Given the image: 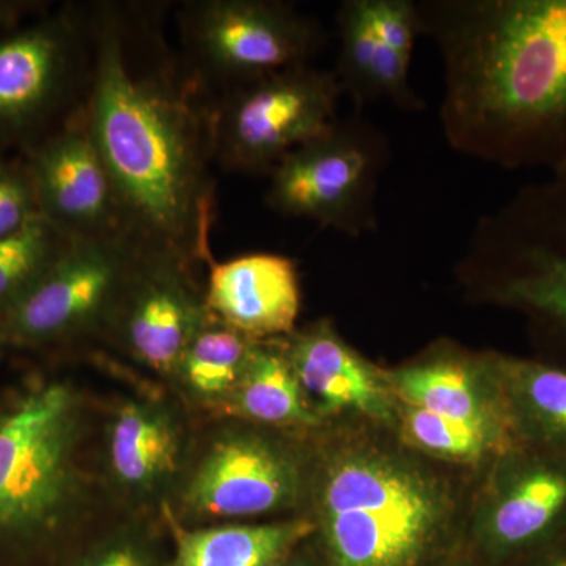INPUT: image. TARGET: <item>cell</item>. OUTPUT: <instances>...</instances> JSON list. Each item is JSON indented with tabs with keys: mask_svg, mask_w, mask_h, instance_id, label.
<instances>
[{
	"mask_svg": "<svg viewBox=\"0 0 566 566\" xmlns=\"http://www.w3.org/2000/svg\"><path fill=\"white\" fill-rule=\"evenodd\" d=\"M474 248L495 264L493 300L566 335V169L483 222Z\"/></svg>",
	"mask_w": 566,
	"mask_h": 566,
	"instance_id": "7",
	"label": "cell"
},
{
	"mask_svg": "<svg viewBox=\"0 0 566 566\" xmlns=\"http://www.w3.org/2000/svg\"><path fill=\"white\" fill-rule=\"evenodd\" d=\"M205 305L212 318L255 342L296 331L301 282L296 263L281 253L255 252L216 263L211 253Z\"/></svg>",
	"mask_w": 566,
	"mask_h": 566,
	"instance_id": "16",
	"label": "cell"
},
{
	"mask_svg": "<svg viewBox=\"0 0 566 566\" xmlns=\"http://www.w3.org/2000/svg\"><path fill=\"white\" fill-rule=\"evenodd\" d=\"M82 403L65 381L44 382L0 415V543L51 534L80 501Z\"/></svg>",
	"mask_w": 566,
	"mask_h": 566,
	"instance_id": "4",
	"label": "cell"
},
{
	"mask_svg": "<svg viewBox=\"0 0 566 566\" xmlns=\"http://www.w3.org/2000/svg\"><path fill=\"white\" fill-rule=\"evenodd\" d=\"M95 51L85 120L109 174L122 232L186 264L207 259L214 114L208 117L170 63L150 65L147 52L137 54L125 20L96 21Z\"/></svg>",
	"mask_w": 566,
	"mask_h": 566,
	"instance_id": "1",
	"label": "cell"
},
{
	"mask_svg": "<svg viewBox=\"0 0 566 566\" xmlns=\"http://www.w3.org/2000/svg\"><path fill=\"white\" fill-rule=\"evenodd\" d=\"M283 344L305 398L319 417L353 411L387 422L397 415L386 374L354 352L329 319L294 331Z\"/></svg>",
	"mask_w": 566,
	"mask_h": 566,
	"instance_id": "18",
	"label": "cell"
},
{
	"mask_svg": "<svg viewBox=\"0 0 566 566\" xmlns=\"http://www.w3.org/2000/svg\"><path fill=\"white\" fill-rule=\"evenodd\" d=\"M371 31L382 43L411 57L416 40L422 35L417 3L411 0H359Z\"/></svg>",
	"mask_w": 566,
	"mask_h": 566,
	"instance_id": "26",
	"label": "cell"
},
{
	"mask_svg": "<svg viewBox=\"0 0 566 566\" xmlns=\"http://www.w3.org/2000/svg\"><path fill=\"white\" fill-rule=\"evenodd\" d=\"M41 214L69 238L123 233L114 188L87 120H76L28 164Z\"/></svg>",
	"mask_w": 566,
	"mask_h": 566,
	"instance_id": "13",
	"label": "cell"
},
{
	"mask_svg": "<svg viewBox=\"0 0 566 566\" xmlns=\"http://www.w3.org/2000/svg\"><path fill=\"white\" fill-rule=\"evenodd\" d=\"M188 266L169 253L139 245L106 322L136 363L167 379L210 318Z\"/></svg>",
	"mask_w": 566,
	"mask_h": 566,
	"instance_id": "12",
	"label": "cell"
},
{
	"mask_svg": "<svg viewBox=\"0 0 566 566\" xmlns=\"http://www.w3.org/2000/svg\"><path fill=\"white\" fill-rule=\"evenodd\" d=\"M520 444L566 457V368L490 356Z\"/></svg>",
	"mask_w": 566,
	"mask_h": 566,
	"instance_id": "21",
	"label": "cell"
},
{
	"mask_svg": "<svg viewBox=\"0 0 566 566\" xmlns=\"http://www.w3.org/2000/svg\"><path fill=\"white\" fill-rule=\"evenodd\" d=\"M308 486L324 566H431L444 546L446 488L398 453L335 447Z\"/></svg>",
	"mask_w": 566,
	"mask_h": 566,
	"instance_id": "3",
	"label": "cell"
},
{
	"mask_svg": "<svg viewBox=\"0 0 566 566\" xmlns=\"http://www.w3.org/2000/svg\"><path fill=\"white\" fill-rule=\"evenodd\" d=\"M444 66L453 150L504 167L566 169V0L417 3Z\"/></svg>",
	"mask_w": 566,
	"mask_h": 566,
	"instance_id": "2",
	"label": "cell"
},
{
	"mask_svg": "<svg viewBox=\"0 0 566 566\" xmlns=\"http://www.w3.org/2000/svg\"><path fill=\"white\" fill-rule=\"evenodd\" d=\"M188 32L200 61L233 87L307 65L322 36L292 6L268 0L196 3Z\"/></svg>",
	"mask_w": 566,
	"mask_h": 566,
	"instance_id": "11",
	"label": "cell"
},
{
	"mask_svg": "<svg viewBox=\"0 0 566 566\" xmlns=\"http://www.w3.org/2000/svg\"><path fill=\"white\" fill-rule=\"evenodd\" d=\"M11 9H13V7H11L10 3L0 2V22L6 21Z\"/></svg>",
	"mask_w": 566,
	"mask_h": 566,
	"instance_id": "31",
	"label": "cell"
},
{
	"mask_svg": "<svg viewBox=\"0 0 566 566\" xmlns=\"http://www.w3.org/2000/svg\"><path fill=\"white\" fill-rule=\"evenodd\" d=\"M77 32L73 20L57 17L0 39V142L33 132L61 102Z\"/></svg>",
	"mask_w": 566,
	"mask_h": 566,
	"instance_id": "14",
	"label": "cell"
},
{
	"mask_svg": "<svg viewBox=\"0 0 566 566\" xmlns=\"http://www.w3.org/2000/svg\"><path fill=\"white\" fill-rule=\"evenodd\" d=\"M566 538V457L517 444L495 468L475 542L491 566H515Z\"/></svg>",
	"mask_w": 566,
	"mask_h": 566,
	"instance_id": "10",
	"label": "cell"
},
{
	"mask_svg": "<svg viewBox=\"0 0 566 566\" xmlns=\"http://www.w3.org/2000/svg\"><path fill=\"white\" fill-rule=\"evenodd\" d=\"M300 549V547H297ZM293 551L292 556L286 558L281 566H324L319 554L301 553V551Z\"/></svg>",
	"mask_w": 566,
	"mask_h": 566,
	"instance_id": "30",
	"label": "cell"
},
{
	"mask_svg": "<svg viewBox=\"0 0 566 566\" xmlns=\"http://www.w3.org/2000/svg\"><path fill=\"white\" fill-rule=\"evenodd\" d=\"M340 54L334 70L342 92L357 109L387 99L405 111L422 109L409 85L411 57L382 43L365 20L359 0H346L337 14Z\"/></svg>",
	"mask_w": 566,
	"mask_h": 566,
	"instance_id": "19",
	"label": "cell"
},
{
	"mask_svg": "<svg viewBox=\"0 0 566 566\" xmlns=\"http://www.w3.org/2000/svg\"><path fill=\"white\" fill-rule=\"evenodd\" d=\"M255 344L210 315L182 353L170 381L189 403L221 412Z\"/></svg>",
	"mask_w": 566,
	"mask_h": 566,
	"instance_id": "23",
	"label": "cell"
},
{
	"mask_svg": "<svg viewBox=\"0 0 566 566\" xmlns=\"http://www.w3.org/2000/svg\"><path fill=\"white\" fill-rule=\"evenodd\" d=\"M221 412L274 428H307L322 422L279 338L253 345L243 376Z\"/></svg>",
	"mask_w": 566,
	"mask_h": 566,
	"instance_id": "22",
	"label": "cell"
},
{
	"mask_svg": "<svg viewBox=\"0 0 566 566\" xmlns=\"http://www.w3.org/2000/svg\"><path fill=\"white\" fill-rule=\"evenodd\" d=\"M398 409L403 411L401 428L406 441L428 455L471 463L491 455L502 457L513 449L471 424L447 419L416 406L403 403Z\"/></svg>",
	"mask_w": 566,
	"mask_h": 566,
	"instance_id": "25",
	"label": "cell"
},
{
	"mask_svg": "<svg viewBox=\"0 0 566 566\" xmlns=\"http://www.w3.org/2000/svg\"><path fill=\"white\" fill-rule=\"evenodd\" d=\"M137 248L125 233L70 238L39 281L0 312V338L52 344L106 323Z\"/></svg>",
	"mask_w": 566,
	"mask_h": 566,
	"instance_id": "8",
	"label": "cell"
},
{
	"mask_svg": "<svg viewBox=\"0 0 566 566\" xmlns=\"http://www.w3.org/2000/svg\"><path fill=\"white\" fill-rule=\"evenodd\" d=\"M166 562L155 536L134 526L107 536L74 566H164Z\"/></svg>",
	"mask_w": 566,
	"mask_h": 566,
	"instance_id": "28",
	"label": "cell"
},
{
	"mask_svg": "<svg viewBox=\"0 0 566 566\" xmlns=\"http://www.w3.org/2000/svg\"><path fill=\"white\" fill-rule=\"evenodd\" d=\"M334 71L301 65L234 85L212 118L214 156L238 172H270L337 123Z\"/></svg>",
	"mask_w": 566,
	"mask_h": 566,
	"instance_id": "6",
	"label": "cell"
},
{
	"mask_svg": "<svg viewBox=\"0 0 566 566\" xmlns=\"http://www.w3.org/2000/svg\"><path fill=\"white\" fill-rule=\"evenodd\" d=\"M41 216L29 166L0 164V240L21 232Z\"/></svg>",
	"mask_w": 566,
	"mask_h": 566,
	"instance_id": "27",
	"label": "cell"
},
{
	"mask_svg": "<svg viewBox=\"0 0 566 566\" xmlns=\"http://www.w3.org/2000/svg\"><path fill=\"white\" fill-rule=\"evenodd\" d=\"M515 566H566V538L539 551Z\"/></svg>",
	"mask_w": 566,
	"mask_h": 566,
	"instance_id": "29",
	"label": "cell"
},
{
	"mask_svg": "<svg viewBox=\"0 0 566 566\" xmlns=\"http://www.w3.org/2000/svg\"><path fill=\"white\" fill-rule=\"evenodd\" d=\"M314 534L312 520L177 528L164 566H281Z\"/></svg>",
	"mask_w": 566,
	"mask_h": 566,
	"instance_id": "20",
	"label": "cell"
},
{
	"mask_svg": "<svg viewBox=\"0 0 566 566\" xmlns=\"http://www.w3.org/2000/svg\"><path fill=\"white\" fill-rule=\"evenodd\" d=\"M188 434L174 406L156 398L123 401L107 424L106 468L114 486L134 502L159 501L180 483Z\"/></svg>",
	"mask_w": 566,
	"mask_h": 566,
	"instance_id": "17",
	"label": "cell"
},
{
	"mask_svg": "<svg viewBox=\"0 0 566 566\" xmlns=\"http://www.w3.org/2000/svg\"><path fill=\"white\" fill-rule=\"evenodd\" d=\"M180 483L177 515L212 523L293 509L311 479L301 458L279 439L230 428L212 439Z\"/></svg>",
	"mask_w": 566,
	"mask_h": 566,
	"instance_id": "9",
	"label": "cell"
},
{
	"mask_svg": "<svg viewBox=\"0 0 566 566\" xmlns=\"http://www.w3.org/2000/svg\"><path fill=\"white\" fill-rule=\"evenodd\" d=\"M389 161V145L371 123L337 120L318 139L286 155L271 170L266 205L359 238L378 227L376 196Z\"/></svg>",
	"mask_w": 566,
	"mask_h": 566,
	"instance_id": "5",
	"label": "cell"
},
{
	"mask_svg": "<svg viewBox=\"0 0 566 566\" xmlns=\"http://www.w3.org/2000/svg\"><path fill=\"white\" fill-rule=\"evenodd\" d=\"M386 379L405 405L471 424L506 447L520 444L490 356L479 360L441 348Z\"/></svg>",
	"mask_w": 566,
	"mask_h": 566,
	"instance_id": "15",
	"label": "cell"
},
{
	"mask_svg": "<svg viewBox=\"0 0 566 566\" xmlns=\"http://www.w3.org/2000/svg\"><path fill=\"white\" fill-rule=\"evenodd\" d=\"M69 241L44 216L21 232L0 240V312L39 281Z\"/></svg>",
	"mask_w": 566,
	"mask_h": 566,
	"instance_id": "24",
	"label": "cell"
}]
</instances>
